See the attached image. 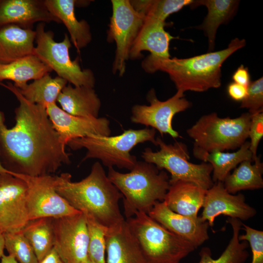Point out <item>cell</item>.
<instances>
[{"instance_id": "5bb4252c", "label": "cell", "mask_w": 263, "mask_h": 263, "mask_svg": "<svg viewBox=\"0 0 263 263\" xmlns=\"http://www.w3.org/2000/svg\"><path fill=\"white\" fill-rule=\"evenodd\" d=\"M0 176V231L3 233L22 231L30 221L26 200L27 185L10 173Z\"/></svg>"}, {"instance_id": "e575fe53", "label": "cell", "mask_w": 263, "mask_h": 263, "mask_svg": "<svg viewBox=\"0 0 263 263\" xmlns=\"http://www.w3.org/2000/svg\"><path fill=\"white\" fill-rule=\"evenodd\" d=\"M240 108L248 110L250 114L263 111V77L251 81L247 94L241 101Z\"/></svg>"}, {"instance_id": "44dd1931", "label": "cell", "mask_w": 263, "mask_h": 263, "mask_svg": "<svg viewBox=\"0 0 263 263\" xmlns=\"http://www.w3.org/2000/svg\"><path fill=\"white\" fill-rule=\"evenodd\" d=\"M164 200L173 212L196 218L202 207L207 190L189 182L178 181L169 184Z\"/></svg>"}, {"instance_id": "60d3db41", "label": "cell", "mask_w": 263, "mask_h": 263, "mask_svg": "<svg viewBox=\"0 0 263 263\" xmlns=\"http://www.w3.org/2000/svg\"><path fill=\"white\" fill-rule=\"evenodd\" d=\"M0 263H19L16 258L12 255L3 254L0 258Z\"/></svg>"}, {"instance_id": "5b68a950", "label": "cell", "mask_w": 263, "mask_h": 263, "mask_svg": "<svg viewBox=\"0 0 263 263\" xmlns=\"http://www.w3.org/2000/svg\"><path fill=\"white\" fill-rule=\"evenodd\" d=\"M249 113L231 118H221L216 113L203 115L187 133L193 140V154L200 160L206 153L239 149L248 138Z\"/></svg>"}, {"instance_id": "cb8c5ba5", "label": "cell", "mask_w": 263, "mask_h": 263, "mask_svg": "<svg viewBox=\"0 0 263 263\" xmlns=\"http://www.w3.org/2000/svg\"><path fill=\"white\" fill-rule=\"evenodd\" d=\"M48 10L67 29L70 40L79 52L92 39L90 25L84 19L77 20L75 13V0H45Z\"/></svg>"}, {"instance_id": "ab89813d", "label": "cell", "mask_w": 263, "mask_h": 263, "mask_svg": "<svg viewBox=\"0 0 263 263\" xmlns=\"http://www.w3.org/2000/svg\"><path fill=\"white\" fill-rule=\"evenodd\" d=\"M38 263H64L53 247L51 251Z\"/></svg>"}, {"instance_id": "9c48e42d", "label": "cell", "mask_w": 263, "mask_h": 263, "mask_svg": "<svg viewBox=\"0 0 263 263\" xmlns=\"http://www.w3.org/2000/svg\"><path fill=\"white\" fill-rule=\"evenodd\" d=\"M45 23L40 22L37 25L34 55L44 64L55 71L57 76L65 79L74 86H86L94 88L95 78L93 72L89 69H82L77 57L72 60L69 50L71 41L67 34H64L62 41L56 42L54 34L51 31L45 30Z\"/></svg>"}, {"instance_id": "7bdbcfd3", "label": "cell", "mask_w": 263, "mask_h": 263, "mask_svg": "<svg viewBox=\"0 0 263 263\" xmlns=\"http://www.w3.org/2000/svg\"><path fill=\"white\" fill-rule=\"evenodd\" d=\"M6 173H10L12 174V172L8 171L2 166L0 161V174Z\"/></svg>"}, {"instance_id": "f6af8a7d", "label": "cell", "mask_w": 263, "mask_h": 263, "mask_svg": "<svg viewBox=\"0 0 263 263\" xmlns=\"http://www.w3.org/2000/svg\"></svg>"}, {"instance_id": "b9f144b4", "label": "cell", "mask_w": 263, "mask_h": 263, "mask_svg": "<svg viewBox=\"0 0 263 263\" xmlns=\"http://www.w3.org/2000/svg\"><path fill=\"white\" fill-rule=\"evenodd\" d=\"M4 239L3 233L0 231V258H1L4 254Z\"/></svg>"}, {"instance_id": "9a60e30c", "label": "cell", "mask_w": 263, "mask_h": 263, "mask_svg": "<svg viewBox=\"0 0 263 263\" xmlns=\"http://www.w3.org/2000/svg\"><path fill=\"white\" fill-rule=\"evenodd\" d=\"M201 217L213 226L215 218L221 215L240 220L254 217L256 210L245 202L242 193L231 194L225 188L223 182H217L207 190Z\"/></svg>"}, {"instance_id": "e0dca14e", "label": "cell", "mask_w": 263, "mask_h": 263, "mask_svg": "<svg viewBox=\"0 0 263 263\" xmlns=\"http://www.w3.org/2000/svg\"><path fill=\"white\" fill-rule=\"evenodd\" d=\"M148 214L166 229L192 244L196 248L209 238L207 222L201 216L182 215L170 210L164 201L157 202Z\"/></svg>"}, {"instance_id": "4dcf8cb0", "label": "cell", "mask_w": 263, "mask_h": 263, "mask_svg": "<svg viewBox=\"0 0 263 263\" xmlns=\"http://www.w3.org/2000/svg\"><path fill=\"white\" fill-rule=\"evenodd\" d=\"M22 232L33 247L38 262L54 247L52 218H42L30 220Z\"/></svg>"}, {"instance_id": "7c38bea8", "label": "cell", "mask_w": 263, "mask_h": 263, "mask_svg": "<svg viewBox=\"0 0 263 263\" xmlns=\"http://www.w3.org/2000/svg\"><path fill=\"white\" fill-rule=\"evenodd\" d=\"M147 99L150 105H135L132 109L131 121L135 124L151 127L158 131L162 136L168 134L173 138L180 137L173 129L172 121L177 113L190 107L191 103L184 97V94L177 91L172 97L160 101L154 89L150 91Z\"/></svg>"}, {"instance_id": "8d00e7d4", "label": "cell", "mask_w": 263, "mask_h": 263, "mask_svg": "<svg viewBox=\"0 0 263 263\" xmlns=\"http://www.w3.org/2000/svg\"><path fill=\"white\" fill-rule=\"evenodd\" d=\"M248 138L250 139L249 150L252 153V161L258 158L257 152L259 144L263 136V111L250 114Z\"/></svg>"}, {"instance_id": "74e56055", "label": "cell", "mask_w": 263, "mask_h": 263, "mask_svg": "<svg viewBox=\"0 0 263 263\" xmlns=\"http://www.w3.org/2000/svg\"><path fill=\"white\" fill-rule=\"evenodd\" d=\"M247 87L236 83H230L227 87V93L229 96L233 100L242 101L246 96Z\"/></svg>"}, {"instance_id": "52a82bcc", "label": "cell", "mask_w": 263, "mask_h": 263, "mask_svg": "<svg viewBox=\"0 0 263 263\" xmlns=\"http://www.w3.org/2000/svg\"><path fill=\"white\" fill-rule=\"evenodd\" d=\"M156 130L146 128L130 129L115 136L92 135L73 139L67 145L73 150H87L82 161L88 159H99L108 168L116 166L131 170L137 160L130 151L137 144L150 141L156 146Z\"/></svg>"}, {"instance_id": "ffe728a7", "label": "cell", "mask_w": 263, "mask_h": 263, "mask_svg": "<svg viewBox=\"0 0 263 263\" xmlns=\"http://www.w3.org/2000/svg\"><path fill=\"white\" fill-rule=\"evenodd\" d=\"M166 22L145 18L143 26L135 38L130 52L129 58H141L143 51H148L150 56L170 57L169 46L171 40L175 38L165 30Z\"/></svg>"}, {"instance_id": "83f0119b", "label": "cell", "mask_w": 263, "mask_h": 263, "mask_svg": "<svg viewBox=\"0 0 263 263\" xmlns=\"http://www.w3.org/2000/svg\"><path fill=\"white\" fill-rule=\"evenodd\" d=\"M226 222L232 228V237L226 247L217 259L212 257L211 249L204 247L201 249L199 255L200 257L198 263H244L249 256L247 250L248 244L246 241L239 240L240 230L243 223L236 218H228Z\"/></svg>"}, {"instance_id": "8fae6325", "label": "cell", "mask_w": 263, "mask_h": 263, "mask_svg": "<svg viewBox=\"0 0 263 263\" xmlns=\"http://www.w3.org/2000/svg\"><path fill=\"white\" fill-rule=\"evenodd\" d=\"M27 185L26 200L29 220L42 218H56L80 211L72 207L56 190L55 176H32L12 172Z\"/></svg>"}, {"instance_id": "3957f363", "label": "cell", "mask_w": 263, "mask_h": 263, "mask_svg": "<svg viewBox=\"0 0 263 263\" xmlns=\"http://www.w3.org/2000/svg\"><path fill=\"white\" fill-rule=\"evenodd\" d=\"M245 44V39L236 38L224 49L191 57L162 58L149 55L142 61V67L148 73L157 71L167 73L177 91L203 92L221 86L223 64Z\"/></svg>"}, {"instance_id": "f35d334b", "label": "cell", "mask_w": 263, "mask_h": 263, "mask_svg": "<svg viewBox=\"0 0 263 263\" xmlns=\"http://www.w3.org/2000/svg\"><path fill=\"white\" fill-rule=\"evenodd\" d=\"M232 79L233 82L248 87L251 82L248 69L241 65L233 74Z\"/></svg>"}, {"instance_id": "ba28073f", "label": "cell", "mask_w": 263, "mask_h": 263, "mask_svg": "<svg viewBox=\"0 0 263 263\" xmlns=\"http://www.w3.org/2000/svg\"><path fill=\"white\" fill-rule=\"evenodd\" d=\"M159 150L153 151L146 148L142 152L144 161L154 165L160 170L170 174L169 184L178 181L193 183L207 190L214 184L211 174L212 167L207 162L196 164L190 162L187 146L181 142L166 144L160 137L156 138Z\"/></svg>"}, {"instance_id": "f546056e", "label": "cell", "mask_w": 263, "mask_h": 263, "mask_svg": "<svg viewBox=\"0 0 263 263\" xmlns=\"http://www.w3.org/2000/svg\"><path fill=\"white\" fill-rule=\"evenodd\" d=\"M68 83L60 77L53 78L48 74L18 89L29 102L46 107L48 104L56 103L59 94Z\"/></svg>"}, {"instance_id": "f1b7e54d", "label": "cell", "mask_w": 263, "mask_h": 263, "mask_svg": "<svg viewBox=\"0 0 263 263\" xmlns=\"http://www.w3.org/2000/svg\"><path fill=\"white\" fill-rule=\"evenodd\" d=\"M249 147V141H245L236 151L215 150L206 153L200 160L211 165L214 183L223 182L230 171L241 162L245 160L252 161V155Z\"/></svg>"}, {"instance_id": "d6986e66", "label": "cell", "mask_w": 263, "mask_h": 263, "mask_svg": "<svg viewBox=\"0 0 263 263\" xmlns=\"http://www.w3.org/2000/svg\"><path fill=\"white\" fill-rule=\"evenodd\" d=\"M105 240L106 263H148L125 219L108 227Z\"/></svg>"}, {"instance_id": "2e32d148", "label": "cell", "mask_w": 263, "mask_h": 263, "mask_svg": "<svg viewBox=\"0 0 263 263\" xmlns=\"http://www.w3.org/2000/svg\"><path fill=\"white\" fill-rule=\"evenodd\" d=\"M48 116L65 145L74 139L92 135L109 136V120L105 117L75 116L60 108L56 103L46 106Z\"/></svg>"}, {"instance_id": "484cf974", "label": "cell", "mask_w": 263, "mask_h": 263, "mask_svg": "<svg viewBox=\"0 0 263 263\" xmlns=\"http://www.w3.org/2000/svg\"><path fill=\"white\" fill-rule=\"evenodd\" d=\"M52 70L35 55H31L7 64H0V82L9 80L21 89L30 80H35L50 74Z\"/></svg>"}, {"instance_id": "30bf717a", "label": "cell", "mask_w": 263, "mask_h": 263, "mask_svg": "<svg viewBox=\"0 0 263 263\" xmlns=\"http://www.w3.org/2000/svg\"><path fill=\"white\" fill-rule=\"evenodd\" d=\"M113 14L107 33V41L115 42L116 51L113 72L122 76L130 50L145 21V16L136 11L130 0H111Z\"/></svg>"}, {"instance_id": "7402d4cb", "label": "cell", "mask_w": 263, "mask_h": 263, "mask_svg": "<svg viewBox=\"0 0 263 263\" xmlns=\"http://www.w3.org/2000/svg\"><path fill=\"white\" fill-rule=\"evenodd\" d=\"M36 31L10 25L0 29V64L34 55Z\"/></svg>"}, {"instance_id": "ac0fdd59", "label": "cell", "mask_w": 263, "mask_h": 263, "mask_svg": "<svg viewBox=\"0 0 263 263\" xmlns=\"http://www.w3.org/2000/svg\"><path fill=\"white\" fill-rule=\"evenodd\" d=\"M61 23L48 9L45 0H0V29L14 25L33 30L37 22Z\"/></svg>"}, {"instance_id": "1f68e13d", "label": "cell", "mask_w": 263, "mask_h": 263, "mask_svg": "<svg viewBox=\"0 0 263 263\" xmlns=\"http://www.w3.org/2000/svg\"><path fill=\"white\" fill-rule=\"evenodd\" d=\"M192 2L193 0H130L134 9L142 14L145 18L163 22H166V19L170 15L189 6Z\"/></svg>"}, {"instance_id": "4316f807", "label": "cell", "mask_w": 263, "mask_h": 263, "mask_svg": "<svg viewBox=\"0 0 263 263\" xmlns=\"http://www.w3.org/2000/svg\"><path fill=\"white\" fill-rule=\"evenodd\" d=\"M252 160H245L229 173L223 182L226 190L235 194L244 190H254L263 187V164L259 157L252 164Z\"/></svg>"}, {"instance_id": "4fadbf2b", "label": "cell", "mask_w": 263, "mask_h": 263, "mask_svg": "<svg viewBox=\"0 0 263 263\" xmlns=\"http://www.w3.org/2000/svg\"><path fill=\"white\" fill-rule=\"evenodd\" d=\"M54 248L64 263H82L88 258L89 235L85 215L52 218Z\"/></svg>"}, {"instance_id": "6da1fadb", "label": "cell", "mask_w": 263, "mask_h": 263, "mask_svg": "<svg viewBox=\"0 0 263 263\" xmlns=\"http://www.w3.org/2000/svg\"><path fill=\"white\" fill-rule=\"evenodd\" d=\"M19 101L15 109L16 124L8 128L0 112V161L12 172L32 176L51 175L70 154L47 114L46 107L27 100L13 84L0 83Z\"/></svg>"}, {"instance_id": "603a6c76", "label": "cell", "mask_w": 263, "mask_h": 263, "mask_svg": "<svg viewBox=\"0 0 263 263\" xmlns=\"http://www.w3.org/2000/svg\"><path fill=\"white\" fill-rule=\"evenodd\" d=\"M57 101L62 110L75 116L98 118L101 101L94 88L74 86L68 83Z\"/></svg>"}, {"instance_id": "7a4b0ae2", "label": "cell", "mask_w": 263, "mask_h": 263, "mask_svg": "<svg viewBox=\"0 0 263 263\" xmlns=\"http://www.w3.org/2000/svg\"><path fill=\"white\" fill-rule=\"evenodd\" d=\"M71 178L69 173L55 176V187L72 207L107 227L125 220L119 206L123 196L99 162H95L89 174L81 181L73 182Z\"/></svg>"}, {"instance_id": "d4e9b609", "label": "cell", "mask_w": 263, "mask_h": 263, "mask_svg": "<svg viewBox=\"0 0 263 263\" xmlns=\"http://www.w3.org/2000/svg\"><path fill=\"white\" fill-rule=\"evenodd\" d=\"M240 1L237 0H193L189 5L194 9L199 6H205L207 14L203 23L196 27L204 31L208 38V52L215 48L217 31L223 24L229 22L236 14Z\"/></svg>"}, {"instance_id": "d6a6232c", "label": "cell", "mask_w": 263, "mask_h": 263, "mask_svg": "<svg viewBox=\"0 0 263 263\" xmlns=\"http://www.w3.org/2000/svg\"><path fill=\"white\" fill-rule=\"evenodd\" d=\"M84 214L89 235L88 257L94 263H106L105 236L108 227L99 223L92 215Z\"/></svg>"}, {"instance_id": "8992f818", "label": "cell", "mask_w": 263, "mask_h": 263, "mask_svg": "<svg viewBox=\"0 0 263 263\" xmlns=\"http://www.w3.org/2000/svg\"><path fill=\"white\" fill-rule=\"evenodd\" d=\"M126 220L148 263H180L196 249L147 213L138 212Z\"/></svg>"}, {"instance_id": "ee69618b", "label": "cell", "mask_w": 263, "mask_h": 263, "mask_svg": "<svg viewBox=\"0 0 263 263\" xmlns=\"http://www.w3.org/2000/svg\"><path fill=\"white\" fill-rule=\"evenodd\" d=\"M82 263H94L88 257V258L86 259L85 261H84Z\"/></svg>"}, {"instance_id": "d590c367", "label": "cell", "mask_w": 263, "mask_h": 263, "mask_svg": "<svg viewBox=\"0 0 263 263\" xmlns=\"http://www.w3.org/2000/svg\"><path fill=\"white\" fill-rule=\"evenodd\" d=\"M244 234L239 235L240 241L249 244L252 253L251 263H263V231L242 224Z\"/></svg>"}, {"instance_id": "277c9868", "label": "cell", "mask_w": 263, "mask_h": 263, "mask_svg": "<svg viewBox=\"0 0 263 263\" xmlns=\"http://www.w3.org/2000/svg\"><path fill=\"white\" fill-rule=\"evenodd\" d=\"M107 176L123 196L126 219L138 212L148 214L157 202L164 201L170 185L165 170L145 161H137L128 173L109 168Z\"/></svg>"}, {"instance_id": "836d02e7", "label": "cell", "mask_w": 263, "mask_h": 263, "mask_svg": "<svg viewBox=\"0 0 263 263\" xmlns=\"http://www.w3.org/2000/svg\"><path fill=\"white\" fill-rule=\"evenodd\" d=\"M5 248L19 263H38V260L31 245L22 231L3 233Z\"/></svg>"}]
</instances>
